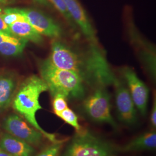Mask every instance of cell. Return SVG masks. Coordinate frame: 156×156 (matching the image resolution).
Wrapping results in <instances>:
<instances>
[{
  "label": "cell",
  "instance_id": "6da1fadb",
  "mask_svg": "<svg viewBox=\"0 0 156 156\" xmlns=\"http://www.w3.org/2000/svg\"><path fill=\"white\" fill-rule=\"evenodd\" d=\"M48 59L58 68L78 73L89 85L106 87L116 77L98 44L89 42L84 49H79L54 39Z\"/></svg>",
  "mask_w": 156,
  "mask_h": 156
},
{
  "label": "cell",
  "instance_id": "7a4b0ae2",
  "mask_svg": "<svg viewBox=\"0 0 156 156\" xmlns=\"http://www.w3.org/2000/svg\"><path fill=\"white\" fill-rule=\"evenodd\" d=\"M46 91H48V86L42 78L37 75L30 76L20 84L15 93L11 105L34 128L52 143H56L61 140L57 139L55 134L44 130L39 126L36 118L37 113L42 109L39 103V97Z\"/></svg>",
  "mask_w": 156,
  "mask_h": 156
},
{
  "label": "cell",
  "instance_id": "3957f363",
  "mask_svg": "<svg viewBox=\"0 0 156 156\" xmlns=\"http://www.w3.org/2000/svg\"><path fill=\"white\" fill-rule=\"evenodd\" d=\"M39 70L52 97L62 95L67 99L84 98L87 84L78 73L55 67L48 58L39 62Z\"/></svg>",
  "mask_w": 156,
  "mask_h": 156
},
{
  "label": "cell",
  "instance_id": "277c9868",
  "mask_svg": "<svg viewBox=\"0 0 156 156\" xmlns=\"http://www.w3.org/2000/svg\"><path fill=\"white\" fill-rule=\"evenodd\" d=\"M115 151L111 144L82 129L73 136L62 156H112Z\"/></svg>",
  "mask_w": 156,
  "mask_h": 156
},
{
  "label": "cell",
  "instance_id": "5b68a950",
  "mask_svg": "<svg viewBox=\"0 0 156 156\" xmlns=\"http://www.w3.org/2000/svg\"><path fill=\"white\" fill-rule=\"evenodd\" d=\"M83 108L86 115L92 121L106 123L115 129L118 128L112 115L111 95L106 86H96L94 91L84 99Z\"/></svg>",
  "mask_w": 156,
  "mask_h": 156
},
{
  "label": "cell",
  "instance_id": "8992f818",
  "mask_svg": "<svg viewBox=\"0 0 156 156\" xmlns=\"http://www.w3.org/2000/svg\"><path fill=\"white\" fill-rule=\"evenodd\" d=\"M115 87V102L119 120L127 126H133L137 122L136 108L127 87L123 81L115 77L112 84Z\"/></svg>",
  "mask_w": 156,
  "mask_h": 156
},
{
  "label": "cell",
  "instance_id": "52a82bcc",
  "mask_svg": "<svg viewBox=\"0 0 156 156\" xmlns=\"http://www.w3.org/2000/svg\"><path fill=\"white\" fill-rule=\"evenodd\" d=\"M15 8L24 15L28 22L42 35L53 39H58L62 36L63 30L61 26L44 12L33 8Z\"/></svg>",
  "mask_w": 156,
  "mask_h": 156
},
{
  "label": "cell",
  "instance_id": "ba28073f",
  "mask_svg": "<svg viewBox=\"0 0 156 156\" xmlns=\"http://www.w3.org/2000/svg\"><path fill=\"white\" fill-rule=\"evenodd\" d=\"M2 127L8 134L23 140L31 146L40 145L44 136L26 120L15 114L6 117L2 123Z\"/></svg>",
  "mask_w": 156,
  "mask_h": 156
},
{
  "label": "cell",
  "instance_id": "9c48e42d",
  "mask_svg": "<svg viewBox=\"0 0 156 156\" xmlns=\"http://www.w3.org/2000/svg\"><path fill=\"white\" fill-rule=\"evenodd\" d=\"M120 73L127 83L128 91L136 108L144 116L147 113L149 97V88L132 68L124 67Z\"/></svg>",
  "mask_w": 156,
  "mask_h": 156
},
{
  "label": "cell",
  "instance_id": "30bf717a",
  "mask_svg": "<svg viewBox=\"0 0 156 156\" xmlns=\"http://www.w3.org/2000/svg\"><path fill=\"white\" fill-rule=\"evenodd\" d=\"M67 10L88 42L98 44L94 28L78 0H63Z\"/></svg>",
  "mask_w": 156,
  "mask_h": 156
},
{
  "label": "cell",
  "instance_id": "8fae6325",
  "mask_svg": "<svg viewBox=\"0 0 156 156\" xmlns=\"http://www.w3.org/2000/svg\"><path fill=\"white\" fill-rule=\"evenodd\" d=\"M0 149L13 156H33L35 153L33 146L8 133L1 136Z\"/></svg>",
  "mask_w": 156,
  "mask_h": 156
},
{
  "label": "cell",
  "instance_id": "7c38bea8",
  "mask_svg": "<svg viewBox=\"0 0 156 156\" xmlns=\"http://www.w3.org/2000/svg\"><path fill=\"white\" fill-rule=\"evenodd\" d=\"M17 88V80L13 74L0 73V112L8 109L12 104Z\"/></svg>",
  "mask_w": 156,
  "mask_h": 156
},
{
  "label": "cell",
  "instance_id": "4fadbf2b",
  "mask_svg": "<svg viewBox=\"0 0 156 156\" xmlns=\"http://www.w3.org/2000/svg\"><path fill=\"white\" fill-rule=\"evenodd\" d=\"M156 148V133L153 130L141 134L119 148L123 153L136 151H151Z\"/></svg>",
  "mask_w": 156,
  "mask_h": 156
},
{
  "label": "cell",
  "instance_id": "5bb4252c",
  "mask_svg": "<svg viewBox=\"0 0 156 156\" xmlns=\"http://www.w3.org/2000/svg\"><path fill=\"white\" fill-rule=\"evenodd\" d=\"M8 27L16 37L26 39L36 44H42L44 42L42 35L27 20L13 23L8 26Z\"/></svg>",
  "mask_w": 156,
  "mask_h": 156
},
{
  "label": "cell",
  "instance_id": "9a60e30c",
  "mask_svg": "<svg viewBox=\"0 0 156 156\" xmlns=\"http://www.w3.org/2000/svg\"><path fill=\"white\" fill-rule=\"evenodd\" d=\"M28 41L16 38L11 41L0 44V53L6 56H16L21 54L24 49Z\"/></svg>",
  "mask_w": 156,
  "mask_h": 156
},
{
  "label": "cell",
  "instance_id": "2e32d148",
  "mask_svg": "<svg viewBox=\"0 0 156 156\" xmlns=\"http://www.w3.org/2000/svg\"><path fill=\"white\" fill-rule=\"evenodd\" d=\"M1 16L8 26L13 23L27 20L25 16L16 11L15 8H8L1 11Z\"/></svg>",
  "mask_w": 156,
  "mask_h": 156
},
{
  "label": "cell",
  "instance_id": "e0dca14e",
  "mask_svg": "<svg viewBox=\"0 0 156 156\" xmlns=\"http://www.w3.org/2000/svg\"><path fill=\"white\" fill-rule=\"evenodd\" d=\"M57 116L62 119L65 123L73 127L76 132H79L83 129L79 123L76 114L68 107L60 113Z\"/></svg>",
  "mask_w": 156,
  "mask_h": 156
},
{
  "label": "cell",
  "instance_id": "ac0fdd59",
  "mask_svg": "<svg viewBox=\"0 0 156 156\" xmlns=\"http://www.w3.org/2000/svg\"><path fill=\"white\" fill-rule=\"evenodd\" d=\"M50 2L54 7L56 8L58 12L62 15V17L65 19L67 23L70 25V26L73 28H77L76 24L73 20V18L69 15L67 10V7L65 5L63 0H48Z\"/></svg>",
  "mask_w": 156,
  "mask_h": 156
},
{
  "label": "cell",
  "instance_id": "d6986e66",
  "mask_svg": "<svg viewBox=\"0 0 156 156\" xmlns=\"http://www.w3.org/2000/svg\"><path fill=\"white\" fill-rule=\"evenodd\" d=\"M66 140H61L58 142L52 143L51 145L45 148L37 156H59L63 144Z\"/></svg>",
  "mask_w": 156,
  "mask_h": 156
},
{
  "label": "cell",
  "instance_id": "ffe728a7",
  "mask_svg": "<svg viewBox=\"0 0 156 156\" xmlns=\"http://www.w3.org/2000/svg\"><path fill=\"white\" fill-rule=\"evenodd\" d=\"M52 106L54 113L58 116L68 108L67 98L62 95H56L53 97Z\"/></svg>",
  "mask_w": 156,
  "mask_h": 156
},
{
  "label": "cell",
  "instance_id": "44dd1931",
  "mask_svg": "<svg viewBox=\"0 0 156 156\" xmlns=\"http://www.w3.org/2000/svg\"><path fill=\"white\" fill-rule=\"evenodd\" d=\"M150 122H151V126L153 129L156 128V100L154 98L153 101V106L151 108V118H150Z\"/></svg>",
  "mask_w": 156,
  "mask_h": 156
},
{
  "label": "cell",
  "instance_id": "7402d4cb",
  "mask_svg": "<svg viewBox=\"0 0 156 156\" xmlns=\"http://www.w3.org/2000/svg\"><path fill=\"white\" fill-rule=\"evenodd\" d=\"M1 11L2 10L0 9V32L8 34L9 35L12 36V37H15L13 35V34L12 33V32L11 31L10 29L8 27V26L4 22V20L2 18V16H1Z\"/></svg>",
  "mask_w": 156,
  "mask_h": 156
},
{
  "label": "cell",
  "instance_id": "603a6c76",
  "mask_svg": "<svg viewBox=\"0 0 156 156\" xmlns=\"http://www.w3.org/2000/svg\"><path fill=\"white\" fill-rule=\"evenodd\" d=\"M18 37H12L11 35H9L8 34L3 33L0 32V44L4 42H8V41H11L15 39H16Z\"/></svg>",
  "mask_w": 156,
  "mask_h": 156
},
{
  "label": "cell",
  "instance_id": "cb8c5ba5",
  "mask_svg": "<svg viewBox=\"0 0 156 156\" xmlns=\"http://www.w3.org/2000/svg\"><path fill=\"white\" fill-rule=\"evenodd\" d=\"M34 1L41 5L45 6L46 7L50 6V3L48 0H34Z\"/></svg>",
  "mask_w": 156,
  "mask_h": 156
},
{
  "label": "cell",
  "instance_id": "d4e9b609",
  "mask_svg": "<svg viewBox=\"0 0 156 156\" xmlns=\"http://www.w3.org/2000/svg\"><path fill=\"white\" fill-rule=\"evenodd\" d=\"M0 156H12L11 154H9L8 153L6 152L5 151L1 150L0 151Z\"/></svg>",
  "mask_w": 156,
  "mask_h": 156
},
{
  "label": "cell",
  "instance_id": "484cf974",
  "mask_svg": "<svg viewBox=\"0 0 156 156\" xmlns=\"http://www.w3.org/2000/svg\"><path fill=\"white\" fill-rule=\"evenodd\" d=\"M12 0H0V3H6L8 2H9Z\"/></svg>",
  "mask_w": 156,
  "mask_h": 156
},
{
  "label": "cell",
  "instance_id": "4316f807",
  "mask_svg": "<svg viewBox=\"0 0 156 156\" xmlns=\"http://www.w3.org/2000/svg\"><path fill=\"white\" fill-rule=\"evenodd\" d=\"M0 151H1V149H0Z\"/></svg>",
  "mask_w": 156,
  "mask_h": 156
}]
</instances>
